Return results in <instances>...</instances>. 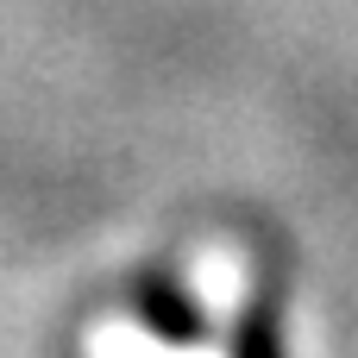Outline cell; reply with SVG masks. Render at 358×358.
Masks as SVG:
<instances>
[{
  "label": "cell",
  "mask_w": 358,
  "mask_h": 358,
  "mask_svg": "<svg viewBox=\"0 0 358 358\" xmlns=\"http://www.w3.org/2000/svg\"><path fill=\"white\" fill-rule=\"evenodd\" d=\"M132 308H138V321H145L164 346H201V340H208V315H201L195 296H189L176 277H164V271H145V277L132 283Z\"/></svg>",
  "instance_id": "obj_1"
},
{
  "label": "cell",
  "mask_w": 358,
  "mask_h": 358,
  "mask_svg": "<svg viewBox=\"0 0 358 358\" xmlns=\"http://www.w3.org/2000/svg\"><path fill=\"white\" fill-rule=\"evenodd\" d=\"M233 358H283V321L271 296H252V308L233 327Z\"/></svg>",
  "instance_id": "obj_2"
}]
</instances>
